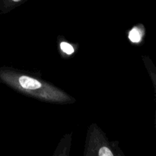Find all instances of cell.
<instances>
[{
	"instance_id": "6da1fadb",
	"label": "cell",
	"mask_w": 156,
	"mask_h": 156,
	"mask_svg": "<svg viewBox=\"0 0 156 156\" xmlns=\"http://www.w3.org/2000/svg\"><path fill=\"white\" fill-rule=\"evenodd\" d=\"M5 79L20 92L40 101L55 105L76 102V99L65 91L34 74L12 72L7 73Z\"/></svg>"
},
{
	"instance_id": "7a4b0ae2",
	"label": "cell",
	"mask_w": 156,
	"mask_h": 156,
	"mask_svg": "<svg viewBox=\"0 0 156 156\" xmlns=\"http://www.w3.org/2000/svg\"><path fill=\"white\" fill-rule=\"evenodd\" d=\"M142 59H143V63H144L146 71H147L149 78L151 79V82H152L156 100V66L154 64L153 61L149 56H143Z\"/></svg>"
},
{
	"instance_id": "3957f363",
	"label": "cell",
	"mask_w": 156,
	"mask_h": 156,
	"mask_svg": "<svg viewBox=\"0 0 156 156\" xmlns=\"http://www.w3.org/2000/svg\"><path fill=\"white\" fill-rule=\"evenodd\" d=\"M59 37L60 38V41H58V46H59V53L62 55V57L73 56L76 51V47H74L73 44H70L69 42L65 40H61L60 37Z\"/></svg>"
},
{
	"instance_id": "277c9868",
	"label": "cell",
	"mask_w": 156,
	"mask_h": 156,
	"mask_svg": "<svg viewBox=\"0 0 156 156\" xmlns=\"http://www.w3.org/2000/svg\"><path fill=\"white\" fill-rule=\"evenodd\" d=\"M70 145H71V144H70ZM70 145H69V146H67V148H66V149L65 152H64L63 155H62V156H69V152Z\"/></svg>"
},
{
	"instance_id": "5b68a950",
	"label": "cell",
	"mask_w": 156,
	"mask_h": 156,
	"mask_svg": "<svg viewBox=\"0 0 156 156\" xmlns=\"http://www.w3.org/2000/svg\"><path fill=\"white\" fill-rule=\"evenodd\" d=\"M155 131H156V110L155 113Z\"/></svg>"
},
{
	"instance_id": "8992f818",
	"label": "cell",
	"mask_w": 156,
	"mask_h": 156,
	"mask_svg": "<svg viewBox=\"0 0 156 156\" xmlns=\"http://www.w3.org/2000/svg\"><path fill=\"white\" fill-rule=\"evenodd\" d=\"M12 2H21V0H12Z\"/></svg>"
}]
</instances>
